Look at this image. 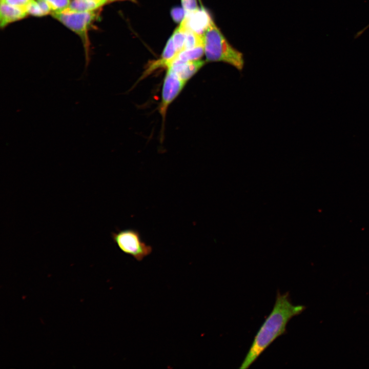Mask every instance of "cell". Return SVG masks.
<instances>
[{"label":"cell","instance_id":"3957f363","mask_svg":"<svg viewBox=\"0 0 369 369\" xmlns=\"http://www.w3.org/2000/svg\"><path fill=\"white\" fill-rule=\"evenodd\" d=\"M52 15L81 38L85 50L86 63L87 67L89 60L90 46L87 33L91 25L98 16L96 10L75 12L65 9L59 12L52 13Z\"/></svg>","mask_w":369,"mask_h":369},{"label":"cell","instance_id":"7c38bea8","mask_svg":"<svg viewBox=\"0 0 369 369\" xmlns=\"http://www.w3.org/2000/svg\"><path fill=\"white\" fill-rule=\"evenodd\" d=\"M186 30L187 28L183 19L171 37L178 53L183 50L186 38Z\"/></svg>","mask_w":369,"mask_h":369},{"label":"cell","instance_id":"44dd1931","mask_svg":"<svg viewBox=\"0 0 369 369\" xmlns=\"http://www.w3.org/2000/svg\"><path fill=\"white\" fill-rule=\"evenodd\" d=\"M199 1H200V0H199Z\"/></svg>","mask_w":369,"mask_h":369},{"label":"cell","instance_id":"8992f818","mask_svg":"<svg viewBox=\"0 0 369 369\" xmlns=\"http://www.w3.org/2000/svg\"><path fill=\"white\" fill-rule=\"evenodd\" d=\"M187 29L204 35L212 19L208 12L203 7L186 14L183 18Z\"/></svg>","mask_w":369,"mask_h":369},{"label":"cell","instance_id":"2e32d148","mask_svg":"<svg viewBox=\"0 0 369 369\" xmlns=\"http://www.w3.org/2000/svg\"><path fill=\"white\" fill-rule=\"evenodd\" d=\"M181 2L186 14L192 13L199 8L197 0H181Z\"/></svg>","mask_w":369,"mask_h":369},{"label":"cell","instance_id":"ffe728a7","mask_svg":"<svg viewBox=\"0 0 369 369\" xmlns=\"http://www.w3.org/2000/svg\"><path fill=\"white\" fill-rule=\"evenodd\" d=\"M115 1V0H108V1ZM130 1H134V0H130Z\"/></svg>","mask_w":369,"mask_h":369},{"label":"cell","instance_id":"9a60e30c","mask_svg":"<svg viewBox=\"0 0 369 369\" xmlns=\"http://www.w3.org/2000/svg\"><path fill=\"white\" fill-rule=\"evenodd\" d=\"M50 6L52 13L59 12L68 8L70 0H44Z\"/></svg>","mask_w":369,"mask_h":369},{"label":"cell","instance_id":"7a4b0ae2","mask_svg":"<svg viewBox=\"0 0 369 369\" xmlns=\"http://www.w3.org/2000/svg\"><path fill=\"white\" fill-rule=\"evenodd\" d=\"M204 50L207 61L223 62L238 71L243 68V54L230 44L213 19L204 33Z\"/></svg>","mask_w":369,"mask_h":369},{"label":"cell","instance_id":"d6986e66","mask_svg":"<svg viewBox=\"0 0 369 369\" xmlns=\"http://www.w3.org/2000/svg\"><path fill=\"white\" fill-rule=\"evenodd\" d=\"M98 3H100L102 5H104L108 2V0H95Z\"/></svg>","mask_w":369,"mask_h":369},{"label":"cell","instance_id":"277c9868","mask_svg":"<svg viewBox=\"0 0 369 369\" xmlns=\"http://www.w3.org/2000/svg\"><path fill=\"white\" fill-rule=\"evenodd\" d=\"M112 238L124 253L132 256L138 261L149 255L152 247L144 241L139 232L135 229H127L113 232Z\"/></svg>","mask_w":369,"mask_h":369},{"label":"cell","instance_id":"5bb4252c","mask_svg":"<svg viewBox=\"0 0 369 369\" xmlns=\"http://www.w3.org/2000/svg\"><path fill=\"white\" fill-rule=\"evenodd\" d=\"M26 9L28 14L34 16H43L46 15L38 0H31L26 6Z\"/></svg>","mask_w":369,"mask_h":369},{"label":"cell","instance_id":"9c48e42d","mask_svg":"<svg viewBox=\"0 0 369 369\" xmlns=\"http://www.w3.org/2000/svg\"><path fill=\"white\" fill-rule=\"evenodd\" d=\"M28 14L26 9L1 2L0 25L4 28L8 24L20 20Z\"/></svg>","mask_w":369,"mask_h":369},{"label":"cell","instance_id":"6da1fadb","mask_svg":"<svg viewBox=\"0 0 369 369\" xmlns=\"http://www.w3.org/2000/svg\"><path fill=\"white\" fill-rule=\"evenodd\" d=\"M305 309L304 305L293 304L288 292H278L272 311L257 332L239 368L249 367L275 340L285 332L289 321Z\"/></svg>","mask_w":369,"mask_h":369},{"label":"cell","instance_id":"ac0fdd59","mask_svg":"<svg viewBox=\"0 0 369 369\" xmlns=\"http://www.w3.org/2000/svg\"><path fill=\"white\" fill-rule=\"evenodd\" d=\"M31 1V0H1V2H5L12 6L26 8Z\"/></svg>","mask_w":369,"mask_h":369},{"label":"cell","instance_id":"8fae6325","mask_svg":"<svg viewBox=\"0 0 369 369\" xmlns=\"http://www.w3.org/2000/svg\"><path fill=\"white\" fill-rule=\"evenodd\" d=\"M204 53V46L183 50L179 52L174 59L188 62L200 59Z\"/></svg>","mask_w":369,"mask_h":369},{"label":"cell","instance_id":"30bf717a","mask_svg":"<svg viewBox=\"0 0 369 369\" xmlns=\"http://www.w3.org/2000/svg\"><path fill=\"white\" fill-rule=\"evenodd\" d=\"M102 6L95 0H72L66 9L75 12H88L96 10Z\"/></svg>","mask_w":369,"mask_h":369},{"label":"cell","instance_id":"e0dca14e","mask_svg":"<svg viewBox=\"0 0 369 369\" xmlns=\"http://www.w3.org/2000/svg\"><path fill=\"white\" fill-rule=\"evenodd\" d=\"M171 15L175 22H181L186 15V12L183 8H175L172 10Z\"/></svg>","mask_w":369,"mask_h":369},{"label":"cell","instance_id":"ba28073f","mask_svg":"<svg viewBox=\"0 0 369 369\" xmlns=\"http://www.w3.org/2000/svg\"><path fill=\"white\" fill-rule=\"evenodd\" d=\"M206 61L198 59L183 62L174 59L167 69L174 71L180 78L187 83L204 66Z\"/></svg>","mask_w":369,"mask_h":369},{"label":"cell","instance_id":"5b68a950","mask_svg":"<svg viewBox=\"0 0 369 369\" xmlns=\"http://www.w3.org/2000/svg\"><path fill=\"white\" fill-rule=\"evenodd\" d=\"M187 82L169 69L165 75L161 93V100L159 106V113L165 121L168 108L170 105L178 96Z\"/></svg>","mask_w":369,"mask_h":369},{"label":"cell","instance_id":"4fadbf2b","mask_svg":"<svg viewBox=\"0 0 369 369\" xmlns=\"http://www.w3.org/2000/svg\"><path fill=\"white\" fill-rule=\"evenodd\" d=\"M200 46H204V35L199 34L192 30L187 29L183 50Z\"/></svg>","mask_w":369,"mask_h":369},{"label":"cell","instance_id":"52a82bcc","mask_svg":"<svg viewBox=\"0 0 369 369\" xmlns=\"http://www.w3.org/2000/svg\"><path fill=\"white\" fill-rule=\"evenodd\" d=\"M177 52L173 40L170 37L168 40L162 54L158 59L149 63L147 68L144 72L139 80L143 79L154 71L161 68H168L172 61L175 58Z\"/></svg>","mask_w":369,"mask_h":369}]
</instances>
